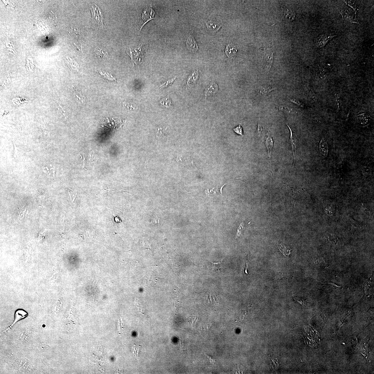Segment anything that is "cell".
<instances>
[{
  "instance_id": "1",
  "label": "cell",
  "mask_w": 374,
  "mask_h": 374,
  "mask_svg": "<svg viewBox=\"0 0 374 374\" xmlns=\"http://www.w3.org/2000/svg\"><path fill=\"white\" fill-rule=\"evenodd\" d=\"M274 53L273 48L266 49L263 57V66L264 69L268 71L271 68L273 62Z\"/></svg>"
},
{
  "instance_id": "2",
  "label": "cell",
  "mask_w": 374,
  "mask_h": 374,
  "mask_svg": "<svg viewBox=\"0 0 374 374\" xmlns=\"http://www.w3.org/2000/svg\"><path fill=\"white\" fill-rule=\"evenodd\" d=\"M97 7L96 5V7H92L91 9L92 15V20L93 23H97V24L101 27L103 29V23L102 20V14L99 9V8L98 9H97Z\"/></svg>"
},
{
  "instance_id": "3",
  "label": "cell",
  "mask_w": 374,
  "mask_h": 374,
  "mask_svg": "<svg viewBox=\"0 0 374 374\" xmlns=\"http://www.w3.org/2000/svg\"><path fill=\"white\" fill-rule=\"evenodd\" d=\"M287 126L289 129L290 132V141L291 143L292 147L293 154L294 158L293 164L294 165L295 158L296 156V150L297 147V137L296 134L293 132L290 127L287 124ZM294 165L293 166H294Z\"/></svg>"
},
{
  "instance_id": "4",
  "label": "cell",
  "mask_w": 374,
  "mask_h": 374,
  "mask_svg": "<svg viewBox=\"0 0 374 374\" xmlns=\"http://www.w3.org/2000/svg\"><path fill=\"white\" fill-rule=\"evenodd\" d=\"M154 15H155V12L152 7H148L144 9L142 16V19L144 22V25L148 21L154 19Z\"/></svg>"
},
{
  "instance_id": "5",
  "label": "cell",
  "mask_w": 374,
  "mask_h": 374,
  "mask_svg": "<svg viewBox=\"0 0 374 374\" xmlns=\"http://www.w3.org/2000/svg\"><path fill=\"white\" fill-rule=\"evenodd\" d=\"M334 36H329L326 34L320 35L317 39L316 46L318 48L323 47L329 41L333 38Z\"/></svg>"
},
{
  "instance_id": "6",
  "label": "cell",
  "mask_w": 374,
  "mask_h": 374,
  "mask_svg": "<svg viewBox=\"0 0 374 374\" xmlns=\"http://www.w3.org/2000/svg\"><path fill=\"white\" fill-rule=\"evenodd\" d=\"M186 46L189 50L194 52H197L199 49L198 46L196 41L193 36H191L187 39Z\"/></svg>"
},
{
  "instance_id": "7",
  "label": "cell",
  "mask_w": 374,
  "mask_h": 374,
  "mask_svg": "<svg viewBox=\"0 0 374 374\" xmlns=\"http://www.w3.org/2000/svg\"><path fill=\"white\" fill-rule=\"evenodd\" d=\"M219 87L217 84L215 82H212L210 87L206 88L205 89V97L214 96L215 94L218 91Z\"/></svg>"
},
{
  "instance_id": "8",
  "label": "cell",
  "mask_w": 374,
  "mask_h": 374,
  "mask_svg": "<svg viewBox=\"0 0 374 374\" xmlns=\"http://www.w3.org/2000/svg\"><path fill=\"white\" fill-rule=\"evenodd\" d=\"M27 315H28L27 313L25 311L22 310V309H19V310L16 311L15 314V320L13 324L10 326L4 332L6 331L7 330H9L16 323L18 322L19 320L25 318V317L27 316Z\"/></svg>"
},
{
  "instance_id": "9",
  "label": "cell",
  "mask_w": 374,
  "mask_h": 374,
  "mask_svg": "<svg viewBox=\"0 0 374 374\" xmlns=\"http://www.w3.org/2000/svg\"><path fill=\"white\" fill-rule=\"evenodd\" d=\"M225 53L229 58L234 59L236 56V53L237 51L234 46L231 44H227Z\"/></svg>"
},
{
  "instance_id": "10",
  "label": "cell",
  "mask_w": 374,
  "mask_h": 374,
  "mask_svg": "<svg viewBox=\"0 0 374 374\" xmlns=\"http://www.w3.org/2000/svg\"><path fill=\"white\" fill-rule=\"evenodd\" d=\"M199 74L198 70L195 71L190 76L187 81V88L189 89V88L194 86L196 82L199 78Z\"/></svg>"
},
{
  "instance_id": "11",
  "label": "cell",
  "mask_w": 374,
  "mask_h": 374,
  "mask_svg": "<svg viewBox=\"0 0 374 374\" xmlns=\"http://www.w3.org/2000/svg\"><path fill=\"white\" fill-rule=\"evenodd\" d=\"M274 89H275L270 86H261L256 90V92L259 95L265 96L267 95Z\"/></svg>"
},
{
  "instance_id": "12",
  "label": "cell",
  "mask_w": 374,
  "mask_h": 374,
  "mask_svg": "<svg viewBox=\"0 0 374 374\" xmlns=\"http://www.w3.org/2000/svg\"><path fill=\"white\" fill-rule=\"evenodd\" d=\"M320 153L323 156L325 157L328 155V145L323 138L322 139L320 143Z\"/></svg>"
},
{
  "instance_id": "13",
  "label": "cell",
  "mask_w": 374,
  "mask_h": 374,
  "mask_svg": "<svg viewBox=\"0 0 374 374\" xmlns=\"http://www.w3.org/2000/svg\"><path fill=\"white\" fill-rule=\"evenodd\" d=\"M265 144L266 148H267L268 150V155H269V157H270L273 146L272 139L269 136H268L267 138H266Z\"/></svg>"
},
{
  "instance_id": "14",
  "label": "cell",
  "mask_w": 374,
  "mask_h": 374,
  "mask_svg": "<svg viewBox=\"0 0 374 374\" xmlns=\"http://www.w3.org/2000/svg\"><path fill=\"white\" fill-rule=\"evenodd\" d=\"M282 8L284 15L286 19L291 21L294 20L295 16V13L289 10L285 7H283Z\"/></svg>"
},
{
  "instance_id": "15",
  "label": "cell",
  "mask_w": 374,
  "mask_h": 374,
  "mask_svg": "<svg viewBox=\"0 0 374 374\" xmlns=\"http://www.w3.org/2000/svg\"><path fill=\"white\" fill-rule=\"evenodd\" d=\"M160 105L166 107V109L169 108L172 106V102L171 98L168 96L167 97L162 99L159 102Z\"/></svg>"
},
{
  "instance_id": "16",
  "label": "cell",
  "mask_w": 374,
  "mask_h": 374,
  "mask_svg": "<svg viewBox=\"0 0 374 374\" xmlns=\"http://www.w3.org/2000/svg\"><path fill=\"white\" fill-rule=\"evenodd\" d=\"M222 260L216 263L211 262V267L212 271L216 272L220 271V270L222 269Z\"/></svg>"
},
{
  "instance_id": "17",
  "label": "cell",
  "mask_w": 374,
  "mask_h": 374,
  "mask_svg": "<svg viewBox=\"0 0 374 374\" xmlns=\"http://www.w3.org/2000/svg\"><path fill=\"white\" fill-rule=\"evenodd\" d=\"M270 365L273 370H277L278 369L279 362L278 360L275 356H272Z\"/></svg>"
},
{
  "instance_id": "18",
  "label": "cell",
  "mask_w": 374,
  "mask_h": 374,
  "mask_svg": "<svg viewBox=\"0 0 374 374\" xmlns=\"http://www.w3.org/2000/svg\"><path fill=\"white\" fill-rule=\"evenodd\" d=\"M67 61L68 63L72 67V66L74 67V68H76V69L79 70V67L77 62H75L74 60H72V59L69 58H67Z\"/></svg>"
},
{
  "instance_id": "19",
  "label": "cell",
  "mask_w": 374,
  "mask_h": 374,
  "mask_svg": "<svg viewBox=\"0 0 374 374\" xmlns=\"http://www.w3.org/2000/svg\"><path fill=\"white\" fill-rule=\"evenodd\" d=\"M233 130L237 134L240 135L242 136H244L242 128L240 124L237 127L234 128Z\"/></svg>"
},
{
  "instance_id": "20",
  "label": "cell",
  "mask_w": 374,
  "mask_h": 374,
  "mask_svg": "<svg viewBox=\"0 0 374 374\" xmlns=\"http://www.w3.org/2000/svg\"><path fill=\"white\" fill-rule=\"evenodd\" d=\"M176 78V77L174 78H173V79L165 82V83L162 84L161 85H160L159 88L160 89H162V88L167 87L168 85H171V84L173 83V82L175 81Z\"/></svg>"
},
{
  "instance_id": "21",
  "label": "cell",
  "mask_w": 374,
  "mask_h": 374,
  "mask_svg": "<svg viewBox=\"0 0 374 374\" xmlns=\"http://www.w3.org/2000/svg\"><path fill=\"white\" fill-rule=\"evenodd\" d=\"M97 53L98 55L101 58L107 57L108 56L107 52L104 51L102 49H101L97 50Z\"/></svg>"
},
{
  "instance_id": "22",
  "label": "cell",
  "mask_w": 374,
  "mask_h": 374,
  "mask_svg": "<svg viewBox=\"0 0 374 374\" xmlns=\"http://www.w3.org/2000/svg\"><path fill=\"white\" fill-rule=\"evenodd\" d=\"M243 228L244 224L242 222L241 223L240 226L238 228L237 232V233L236 235L235 239H236L237 238L240 236V235L241 234L242 230Z\"/></svg>"
},
{
  "instance_id": "23",
  "label": "cell",
  "mask_w": 374,
  "mask_h": 374,
  "mask_svg": "<svg viewBox=\"0 0 374 374\" xmlns=\"http://www.w3.org/2000/svg\"><path fill=\"white\" fill-rule=\"evenodd\" d=\"M27 208L26 207H22V208L21 209L19 216H20L21 218H24L25 215H26L27 214Z\"/></svg>"
},
{
  "instance_id": "24",
  "label": "cell",
  "mask_w": 374,
  "mask_h": 374,
  "mask_svg": "<svg viewBox=\"0 0 374 374\" xmlns=\"http://www.w3.org/2000/svg\"><path fill=\"white\" fill-rule=\"evenodd\" d=\"M152 218L153 222L159 228L161 226L160 219L159 218L157 217L154 216H153Z\"/></svg>"
},
{
  "instance_id": "25",
  "label": "cell",
  "mask_w": 374,
  "mask_h": 374,
  "mask_svg": "<svg viewBox=\"0 0 374 374\" xmlns=\"http://www.w3.org/2000/svg\"><path fill=\"white\" fill-rule=\"evenodd\" d=\"M329 240L330 242H333L335 244H337V243L339 241V239L337 236L335 235H331L330 237Z\"/></svg>"
},
{
  "instance_id": "26",
  "label": "cell",
  "mask_w": 374,
  "mask_h": 374,
  "mask_svg": "<svg viewBox=\"0 0 374 374\" xmlns=\"http://www.w3.org/2000/svg\"><path fill=\"white\" fill-rule=\"evenodd\" d=\"M293 298L295 301H297V302L299 303L300 304L302 305H306V303H305V301L303 300L302 299L299 298V297H294Z\"/></svg>"
}]
</instances>
